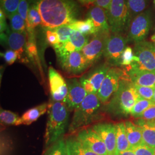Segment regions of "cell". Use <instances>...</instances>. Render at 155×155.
<instances>
[{"label": "cell", "mask_w": 155, "mask_h": 155, "mask_svg": "<svg viewBox=\"0 0 155 155\" xmlns=\"http://www.w3.org/2000/svg\"><path fill=\"white\" fill-rule=\"evenodd\" d=\"M67 84L68 94L63 102L69 110L72 111L80 106L88 93L77 79L69 80Z\"/></svg>", "instance_id": "9a60e30c"}, {"label": "cell", "mask_w": 155, "mask_h": 155, "mask_svg": "<svg viewBox=\"0 0 155 155\" xmlns=\"http://www.w3.org/2000/svg\"><path fill=\"white\" fill-rule=\"evenodd\" d=\"M125 71L127 77L134 84L141 86L154 87L155 86V72L140 70L131 66L126 67Z\"/></svg>", "instance_id": "e0dca14e"}, {"label": "cell", "mask_w": 155, "mask_h": 155, "mask_svg": "<svg viewBox=\"0 0 155 155\" xmlns=\"http://www.w3.org/2000/svg\"><path fill=\"white\" fill-rule=\"evenodd\" d=\"M29 7L28 2L27 0H20L18 8L17 13L20 15L22 18L26 21L28 17Z\"/></svg>", "instance_id": "60d3db41"}, {"label": "cell", "mask_w": 155, "mask_h": 155, "mask_svg": "<svg viewBox=\"0 0 155 155\" xmlns=\"http://www.w3.org/2000/svg\"><path fill=\"white\" fill-rule=\"evenodd\" d=\"M1 55L4 58L6 62L9 65L12 64L18 58L20 59V56L18 52L13 50H7L4 53L1 54Z\"/></svg>", "instance_id": "74e56055"}, {"label": "cell", "mask_w": 155, "mask_h": 155, "mask_svg": "<svg viewBox=\"0 0 155 155\" xmlns=\"http://www.w3.org/2000/svg\"><path fill=\"white\" fill-rule=\"evenodd\" d=\"M134 86L140 98L153 101L155 87L141 86L137 84H134Z\"/></svg>", "instance_id": "e575fe53"}, {"label": "cell", "mask_w": 155, "mask_h": 155, "mask_svg": "<svg viewBox=\"0 0 155 155\" xmlns=\"http://www.w3.org/2000/svg\"><path fill=\"white\" fill-rule=\"evenodd\" d=\"M45 35L47 42L54 48L60 44L59 37L54 29L46 28Z\"/></svg>", "instance_id": "8d00e7d4"}, {"label": "cell", "mask_w": 155, "mask_h": 155, "mask_svg": "<svg viewBox=\"0 0 155 155\" xmlns=\"http://www.w3.org/2000/svg\"><path fill=\"white\" fill-rule=\"evenodd\" d=\"M153 4H154V5L155 6V0H153Z\"/></svg>", "instance_id": "7dc6e473"}, {"label": "cell", "mask_w": 155, "mask_h": 155, "mask_svg": "<svg viewBox=\"0 0 155 155\" xmlns=\"http://www.w3.org/2000/svg\"><path fill=\"white\" fill-rule=\"evenodd\" d=\"M125 130L130 149L132 150L144 144L141 127L130 121L125 122Z\"/></svg>", "instance_id": "ffe728a7"}, {"label": "cell", "mask_w": 155, "mask_h": 155, "mask_svg": "<svg viewBox=\"0 0 155 155\" xmlns=\"http://www.w3.org/2000/svg\"><path fill=\"white\" fill-rule=\"evenodd\" d=\"M54 29L59 37L60 44H62L68 41L74 31L70 28L68 25H62L58 28H54Z\"/></svg>", "instance_id": "836d02e7"}, {"label": "cell", "mask_w": 155, "mask_h": 155, "mask_svg": "<svg viewBox=\"0 0 155 155\" xmlns=\"http://www.w3.org/2000/svg\"><path fill=\"white\" fill-rule=\"evenodd\" d=\"M136 124L141 129L144 144L155 150V121L139 119Z\"/></svg>", "instance_id": "44dd1931"}, {"label": "cell", "mask_w": 155, "mask_h": 155, "mask_svg": "<svg viewBox=\"0 0 155 155\" xmlns=\"http://www.w3.org/2000/svg\"><path fill=\"white\" fill-rule=\"evenodd\" d=\"M77 139L95 153L99 155H107L104 142L92 128L88 127L81 130L78 134Z\"/></svg>", "instance_id": "7c38bea8"}, {"label": "cell", "mask_w": 155, "mask_h": 155, "mask_svg": "<svg viewBox=\"0 0 155 155\" xmlns=\"http://www.w3.org/2000/svg\"><path fill=\"white\" fill-rule=\"evenodd\" d=\"M106 12L112 33L122 35L128 32L132 20L127 0H112Z\"/></svg>", "instance_id": "5b68a950"}, {"label": "cell", "mask_w": 155, "mask_h": 155, "mask_svg": "<svg viewBox=\"0 0 155 155\" xmlns=\"http://www.w3.org/2000/svg\"><path fill=\"white\" fill-rule=\"evenodd\" d=\"M1 40L12 50L16 51L20 56V59L24 50H26L27 33H20L11 31L5 34L1 33Z\"/></svg>", "instance_id": "ac0fdd59"}, {"label": "cell", "mask_w": 155, "mask_h": 155, "mask_svg": "<svg viewBox=\"0 0 155 155\" xmlns=\"http://www.w3.org/2000/svg\"><path fill=\"white\" fill-rule=\"evenodd\" d=\"M68 25L73 30L78 31L86 36L89 35H95L96 33L94 24L90 18H87L84 20H77Z\"/></svg>", "instance_id": "d4e9b609"}, {"label": "cell", "mask_w": 155, "mask_h": 155, "mask_svg": "<svg viewBox=\"0 0 155 155\" xmlns=\"http://www.w3.org/2000/svg\"><path fill=\"white\" fill-rule=\"evenodd\" d=\"M153 105H155L153 101L140 98L133 106L130 114L133 117L139 118L148 108Z\"/></svg>", "instance_id": "f1b7e54d"}, {"label": "cell", "mask_w": 155, "mask_h": 155, "mask_svg": "<svg viewBox=\"0 0 155 155\" xmlns=\"http://www.w3.org/2000/svg\"><path fill=\"white\" fill-rule=\"evenodd\" d=\"M152 26V17L149 10L135 17L132 20L127 33V41L135 43L144 41Z\"/></svg>", "instance_id": "52a82bcc"}, {"label": "cell", "mask_w": 155, "mask_h": 155, "mask_svg": "<svg viewBox=\"0 0 155 155\" xmlns=\"http://www.w3.org/2000/svg\"><path fill=\"white\" fill-rule=\"evenodd\" d=\"M118 155H136L134 154V152L133 150H129L127 151H125V152H122L121 153H120Z\"/></svg>", "instance_id": "f6af8a7d"}, {"label": "cell", "mask_w": 155, "mask_h": 155, "mask_svg": "<svg viewBox=\"0 0 155 155\" xmlns=\"http://www.w3.org/2000/svg\"><path fill=\"white\" fill-rule=\"evenodd\" d=\"M136 155H155V150L143 144L132 150Z\"/></svg>", "instance_id": "ab89813d"}, {"label": "cell", "mask_w": 155, "mask_h": 155, "mask_svg": "<svg viewBox=\"0 0 155 155\" xmlns=\"http://www.w3.org/2000/svg\"><path fill=\"white\" fill-rule=\"evenodd\" d=\"M11 26L12 31L20 33L26 32L25 21L17 12L10 18Z\"/></svg>", "instance_id": "d6a6232c"}, {"label": "cell", "mask_w": 155, "mask_h": 155, "mask_svg": "<svg viewBox=\"0 0 155 155\" xmlns=\"http://www.w3.org/2000/svg\"><path fill=\"white\" fill-rule=\"evenodd\" d=\"M92 129L104 142L107 155H114L116 150V125L111 123H99L94 125Z\"/></svg>", "instance_id": "2e32d148"}, {"label": "cell", "mask_w": 155, "mask_h": 155, "mask_svg": "<svg viewBox=\"0 0 155 155\" xmlns=\"http://www.w3.org/2000/svg\"><path fill=\"white\" fill-rule=\"evenodd\" d=\"M134 52L130 47H127L122 52L121 58V65L123 66H130L134 61Z\"/></svg>", "instance_id": "d590c367"}, {"label": "cell", "mask_w": 155, "mask_h": 155, "mask_svg": "<svg viewBox=\"0 0 155 155\" xmlns=\"http://www.w3.org/2000/svg\"><path fill=\"white\" fill-rule=\"evenodd\" d=\"M112 0H96L94 5L102 8L106 11H107L110 5Z\"/></svg>", "instance_id": "b9f144b4"}, {"label": "cell", "mask_w": 155, "mask_h": 155, "mask_svg": "<svg viewBox=\"0 0 155 155\" xmlns=\"http://www.w3.org/2000/svg\"><path fill=\"white\" fill-rule=\"evenodd\" d=\"M127 1L132 20L143 12L147 5V0H127Z\"/></svg>", "instance_id": "83f0119b"}, {"label": "cell", "mask_w": 155, "mask_h": 155, "mask_svg": "<svg viewBox=\"0 0 155 155\" xmlns=\"http://www.w3.org/2000/svg\"><path fill=\"white\" fill-rule=\"evenodd\" d=\"M87 16V18L91 19L94 24L96 31L95 35L110 33V29L105 10L99 6H94L90 9Z\"/></svg>", "instance_id": "d6986e66"}, {"label": "cell", "mask_w": 155, "mask_h": 155, "mask_svg": "<svg viewBox=\"0 0 155 155\" xmlns=\"http://www.w3.org/2000/svg\"><path fill=\"white\" fill-rule=\"evenodd\" d=\"M5 13L2 9L0 11V31L1 33H4L7 29V25L6 22Z\"/></svg>", "instance_id": "7bdbcfd3"}, {"label": "cell", "mask_w": 155, "mask_h": 155, "mask_svg": "<svg viewBox=\"0 0 155 155\" xmlns=\"http://www.w3.org/2000/svg\"><path fill=\"white\" fill-rule=\"evenodd\" d=\"M48 107V104L45 103L25 112L21 117L22 124L28 125L38 120L40 117L41 116L47 111Z\"/></svg>", "instance_id": "cb8c5ba5"}, {"label": "cell", "mask_w": 155, "mask_h": 155, "mask_svg": "<svg viewBox=\"0 0 155 155\" xmlns=\"http://www.w3.org/2000/svg\"><path fill=\"white\" fill-rule=\"evenodd\" d=\"M36 6L45 28L54 29L77 20V6L70 0H40Z\"/></svg>", "instance_id": "6da1fadb"}, {"label": "cell", "mask_w": 155, "mask_h": 155, "mask_svg": "<svg viewBox=\"0 0 155 155\" xmlns=\"http://www.w3.org/2000/svg\"><path fill=\"white\" fill-rule=\"evenodd\" d=\"M110 68L108 64H104L81 78L80 82L88 94H97Z\"/></svg>", "instance_id": "8fae6325"}, {"label": "cell", "mask_w": 155, "mask_h": 155, "mask_svg": "<svg viewBox=\"0 0 155 155\" xmlns=\"http://www.w3.org/2000/svg\"><path fill=\"white\" fill-rule=\"evenodd\" d=\"M116 150L114 155L129 150L130 149L129 141L125 130L124 122H120L116 125Z\"/></svg>", "instance_id": "7402d4cb"}, {"label": "cell", "mask_w": 155, "mask_h": 155, "mask_svg": "<svg viewBox=\"0 0 155 155\" xmlns=\"http://www.w3.org/2000/svg\"><path fill=\"white\" fill-rule=\"evenodd\" d=\"M124 74L125 71L117 68H110L97 94L102 103L106 102L116 92Z\"/></svg>", "instance_id": "9c48e42d"}, {"label": "cell", "mask_w": 155, "mask_h": 155, "mask_svg": "<svg viewBox=\"0 0 155 155\" xmlns=\"http://www.w3.org/2000/svg\"><path fill=\"white\" fill-rule=\"evenodd\" d=\"M139 118L145 121H155V105L150 106Z\"/></svg>", "instance_id": "f35d334b"}, {"label": "cell", "mask_w": 155, "mask_h": 155, "mask_svg": "<svg viewBox=\"0 0 155 155\" xmlns=\"http://www.w3.org/2000/svg\"><path fill=\"white\" fill-rule=\"evenodd\" d=\"M155 91H154V95H153V101L155 103Z\"/></svg>", "instance_id": "bcb514c9"}, {"label": "cell", "mask_w": 155, "mask_h": 155, "mask_svg": "<svg viewBox=\"0 0 155 155\" xmlns=\"http://www.w3.org/2000/svg\"><path fill=\"white\" fill-rule=\"evenodd\" d=\"M140 96L125 71L120 82L118 89L114 94L109 105V110L116 114L127 115L130 114Z\"/></svg>", "instance_id": "3957f363"}, {"label": "cell", "mask_w": 155, "mask_h": 155, "mask_svg": "<svg viewBox=\"0 0 155 155\" xmlns=\"http://www.w3.org/2000/svg\"><path fill=\"white\" fill-rule=\"evenodd\" d=\"M101 104L97 94H87L82 103L75 110L68 129L69 132H75L93 122L99 112Z\"/></svg>", "instance_id": "277c9868"}, {"label": "cell", "mask_w": 155, "mask_h": 155, "mask_svg": "<svg viewBox=\"0 0 155 155\" xmlns=\"http://www.w3.org/2000/svg\"><path fill=\"white\" fill-rule=\"evenodd\" d=\"M82 4L84 5H90L94 4L96 0H78Z\"/></svg>", "instance_id": "ee69618b"}, {"label": "cell", "mask_w": 155, "mask_h": 155, "mask_svg": "<svg viewBox=\"0 0 155 155\" xmlns=\"http://www.w3.org/2000/svg\"><path fill=\"white\" fill-rule=\"evenodd\" d=\"M69 40L74 46L76 51H81L83 49V47L89 43L87 36L76 31H73Z\"/></svg>", "instance_id": "f546056e"}, {"label": "cell", "mask_w": 155, "mask_h": 155, "mask_svg": "<svg viewBox=\"0 0 155 155\" xmlns=\"http://www.w3.org/2000/svg\"><path fill=\"white\" fill-rule=\"evenodd\" d=\"M109 35L110 33L94 35L93 38L81 51L90 66L104 55L106 43Z\"/></svg>", "instance_id": "30bf717a"}, {"label": "cell", "mask_w": 155, "mask_h": 155, "mask_svg": "<svg viewBox=\"0 0 155 155\" xmlns=\"http://www.w3.org/2000/svg\"><path fill=\"white\" fill-rule=\"evenodd\" d=\"M20 0H1V9L9 18L17 12Z\"/></svg>", "instance_id": "1f68e13d"}, {"label": "cell", "mask_w": 155, "mask_h": 155, "mask_svg": "<svg viewBox=\"0 0 155 155\" xmlns=\"http://www.w3.org/2000/svg\"><path fill=\"white\" fill-rule=\"evenodd\" d=\"M0 119L2 123L8 125H20L22 124L21 117L9 110L1 109Z\"/></svg>", "instance_id": "4316f807"}, {"label": "cell", "mask_w": 155, "mask_h": 155, "mask_svg": "<svg viewBox=\"0 0 155 155\" xmlns=\"http://www.w3.org/2000/svg\"><path fill=\"white\" fill-rule=\"evenodd\" d=\"M48 117L45 138V144L50 146L64 134L68 121V111L64 102L54 101L49 105Z\"/></svg>", "instance_id": "7a4b0ae2"}, {"label": "cell", "mask_w": 155, "mask_h": 155, "mask_svg": "<svg viewBox=\"0 0 155 155\" xmlns=\"http://www.w3.org/2000/svg\"><path fill=\"white\" fill-rule=\"evenodd\" d=\"M41 17L37 6H32L28 11V17L25 21L26 29L30 35H33L35 27L41 24Z\"/></svg>", "instance_id": "484cf974"}, {"label": "cell", "mask_w": 155, "mask_h": 155, "mask_svg": "<svg viewBox=\"0 0 155 155\" xmlns=\"http://www.w3.org/2000/svg\"><path fill=\"white\" fill-rule=\"evenodd\" d=\"M45 155H68L66 143L62 139H60L52 144Z\"/></svg>", "instance_id": "4dcf8cb0"}, {"label": "cell", "mask_w": 155, "mask_h": 155, "mask_svg": "<svg viewBox=\"0 0 155 155\" xmlns=\"http://www.w3.org/2000/svg\"><path fill=\"white\" fill-rule=\"evenodd\" d=\"M153 42H154V43H155V41H153Z\"/></svg>", "instance_id": "c3c4849f"}, {"label": "cell", "mask_w": 155, "mask_h": 155, "mask_svg": "<svg viewBox=\"0 0 155 155\" xmlns=\"http://www.w3.org/2000/svg\"><path fill=\"white\" fill-rule=\"evenodd\" d=\"M134 61L130 66L140 70L155 72V45L143 41L135 43Z\"/></svg>", "instance_id": "8992f818"}, {"label": "cell", "mask_w": 155, "mask_h": 155, "mask_svg": "<svg viewBox=\"0 0 155 155\" xmlns=\"http://www.w3.org/2000/svg\"><path fill=\"white\" fill-rule=\"evenodd\" d=\"M62 68L71 74H79L84 71L90 64L81 51H74L59 60Z\"/></svg>", "instance_id": "5bb4252c"}, {"label": "cell", "mask_w": 155, "mask_h": 155, "mask_svg": "<svg viewBox=\"0 0 155 155\" xmlns=\"http://www.w3.org/2000/svg\"><path fill=\"white\" fill-rule=\"evenodd\" d=\"M50 93L54 101L64 102L68 94V84L64 78L53 67L48 70Z\"/></svg>", "instance_id": "4fadbf2b"}, {"label": "cell", "mask_w": 155, "mask_h": 155, "mask_svg": "<svg viewBox=\"0 0 155 155\" xmlns=\"http://www.w3.org/2000/svg\"><path fill=\"white\" fill-rule=\"evenodd\" d=\"M127 41V39L121 34L113 33L109 35L104 52V56L109 64L113 66L121 65V55Z\"/></svg>", "instance_id": "ba28073f"}, {"label": "cell", "mask_w": 155, "mask_h": 155, "mask_svg": "<svg viewBox=\"0 0 155 155\" xmlns=\"http://www.w3.org/2000/svg\"><path fill=\"white\" fill-rule=\"evenodd\" d=\"M66 143L68 155H99L89 150L77 139H68Z\"/></svg>", "instance_id": "603a6c76"}]
</instances>
